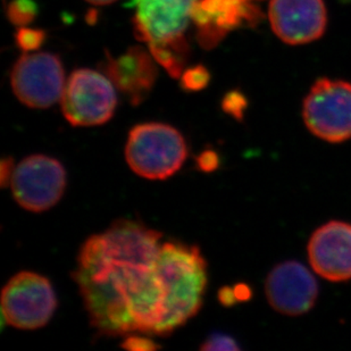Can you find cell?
I'll list each match as a JSON object with an SVG mask.
<instances>
[{
    "label": "cell",
    "mask_w": 351,
    "mask_h": 351,
    "mask_svg": "<svg viewBox=\"0 0 351 351\" xmlns=\"http://www.w3.org/2000/svg\"><path fill=\"white\" fill-rule=\"evenodd\" d=\"M162 237L141 223L119 219L83 243L72 278L100 335H162L164 300L156 269Z\"/></svg>",
    "instance_id": "obj_1"
},
{
    "label": "cell",
    "mask_w": 351,
    "mask_h": 351,
    "mask_svg": "<svg viewBox=\"0 0 351 351\" xmlns=\"http://www.w3.org/2000/svg\"><path fill=\"white\" fill-rule=\"evenodd\" d=\"M259 0H133L134 27L157 63L176 79L182 77L195 40L205 49L231 31L261 17Z\"/></svg>",
    "instance_id": "obj_2"
},
{
    "label": "cell",
    "mask_w": 351,
    "mask_h": 351,
    "mask_svg": "<svg viewBox=\"0 0 351 351\" xmlns=\"http://www.w3.org/2000/svg\"><path fill=\"white\" fill-rule=\"evenodd\" d=\"M156 269L164 300L160 337H167L202 309L208 281L207 263L197 245L167 241L159 248Z\"/></svg>",
    "instance_id": "obj_3"
},
{
    "label": "cell",
    "mask_w": 351,
    "mask_h": 351,
    "mask_svg": "<svg viewBox=\"0 0 351 351\" xmlns=\"http://www.w3.org/2000/svg\"><path fill=\"white\" fill-rule=\"evenodd\" d=\"M188 147L180 131L164 123H143L133 128L125 146L126 162L148 180H166L186 162Z\"/></svg>",
    "instance_id": "obj_4"
},
{
    "label": "cell",
    "mask_w": 351,
    "mask_h": 351,
    "mask_svg": "<svg viewBox=\"0 0 351 351\" xmlns=\"http://www.w3.org/2000/svg\"><path fill=\"white\" fill-rule=\"evenodd\" d=\"M302 119L318 139L341 143L351 139V83L319 79L304 100Z\"/></svg>",
    "instance_id": "obj_5"
},
{
    "label": "cell",
    "mask_w": 351,
    "mask_h": 351,
    "mask_svg": "<svg viewBox=\"0 0 351 351\" xmlns=\"http://www.w3.org/2000/svg\"><path fill=\"white\" fill-rule=\"evenodd\" d=\"M57 308L56 293L49 280L34 272L14 275L1 293L3 316L20 330H37L48 324Z\"/></svg>",
    "instance_id": "obj_6"
},
{
    "label": "cell",
    "mask_w": 351,
    "mask_h": 351,
    "mask_svg": "<svg viewBox=\"0 0 351 351\" xmlns=\"http://www.w3.org/2000/svg\"><path fill=\"white\" fill-rule=\"evenodd\" d=\"M60 106L64 117L73 126L105 124L117 106L113 82L96 71H75L65 84Z\"/></svg>",
    "instance_id": "obj_7"
},
{
    "label": "cell",
    "mask_w": 351,
    "mask_h": 351,
    "mask_svg": "<svg viewBox=\"0 0 351 351\" xmlns=\"http://www.w3.org/2000/svg\"><path fill=\"white\" fill-rule=\"evenodd\" d=\"M66 171L56 158L31 155L15 166L10 179L14 199L29 212H46L66 189Z\"/></svg>",
    "instance_id": "obj_8"
},
{
    "label": "cell",
    "mask_w": 351,
    "mask_h": 351,
    "mask_svg": "<svg viewBox=\"0 0 351 351\" xmlns=\"http://www.w3.org/2000/svg\"><path fill=\"white\" fill-rule=\"evenodd\" d=\"M10 84L14 95L25 106L49 108L63 96V65L53 53H24L14 65Z\"/></svg>",
    "instance_id": "obj_9"
},
{
    "label": "cell",
    "mask_w": 351,
    "mask_h": 351,
    "mask_svg": "<svg viewBox=\"0 0 351 351\" xmlns=\"http://www.w3.org/2000/svg\"><path fill=\"white\" fill-rule=\"evenodd\" d=\"M318 292L314 275L295 261L280 263L266 278L265 293L269 306L287 316H302L312 311Z\"/></svg>",
    "instance_id": "obj_10"
},
{
    "label": "cell",
    "mask_w": 351,
    "mask_h": 351,
    "mask_svg": "<svg viewBox=\"0 0 351 351\" xmlns=\"http://www.w3.org/2000/svg\"><path fill=\"white\" fill-rule=\"evenodd\" d=\"M269 19L274 34L289 45L319 39L328 24L323 0H271Z\"/></svg>",
    "instance_id": "obj_11"
},
{
    "label": "cell",
    "mask_w": 351,
    "mask_h": 351,
    "mask_svg": "<svg viewBox=\"0 0 351 351\" xmlns=\"http://www.w3.org/2000/svg\"><path fill=\"white\" fill-rule=\"evenodd\" d=\"M309 264L331 282L351 280V224L330 221L315 230L307 245Z\"/></svg>",
    "instance_id": "obj_12"
},
{
    "label": "cell",
    "mask_w": 351,
    "mask_h": 351,
    "mask_svg": "<svg viewBox=\"0 0 351 351\" xmlns=\"http://www.w3.org/2000/svg\"><path fill=\"white\" fill-rule=\"evenodd\" d=\"M155 60L153 53L143 47H132L119 58L107 55L105 74L119 91L129 97L133 106H138L148 97L156 81Z\"/></svg>",
    "instance_id": "obj_13"
},
{
    "label": "cell",
    "mask_w": 351,
    "mask_h": 351,
    "mask_svg": "<svg viewBox=\"0 0 351 351\" xmlns=\"http://www.w3.org/2000/svg\"><path fill=\"white\" fill-rule=\"evenodd\" d=\"M37 5L32 0H14L8 7L10 22L16 25H25L37 16Z\"/></svg>",
    "instance_id": "obj_14"
},
{
    "label": "cell",
    "mask_w": 351,
    "mask_h": 351,
    "mask_svg": "<svg viewBox=\"0 0 351 351\" xmlns=\"http://www.w3.org/2000/svg\"><path fill=\"white\" fill-rule=\"evenodd\" d=\"M181 77L182 88L189 91H199L208 86L209 83V72L200 65L183 72Z\"/></svg>",
    "instance_id": "obj_15"
},
{
    "label": "cell",
    "mask_w": 351,
    "mask_h": 351,
    "mask_svg": "<svg viewBox=\"0 0 351 351\" xmlns=\"http://www.w3.org/2000/svg\"><path fill=\"white\" fill-rule=\"evenodd\" d=\"M45 38L46 34L43 31L22 27L16 34L17 46L23 51H34L41 46Z\"/></svg>",
    "instance_id": "obj_16"
},
{
    "label": "cell",
    "mask_w": 351,
    "mask_h": 351,
    "mask_svg": "<svg viewBox=\"0 0 351 351\" xmlns=\"http://www.w3.org/2000/svg\"><path fill=\"white\" fill-rule=\"evenodd\" d=\"M202 351L240 350L238 343L230 335L214 333L200 347Z\"/></svg>",
    "instance_id": "obj_17"
},
{
    "label": "cell",
    "mask_w": 351,
    "mask_h": 351,
    "mask_svg": "<svg viewBox=\"0 0 351 351\" xmlns=\"http://www.w3.org/2000/svg\"><path fill=\"white\" fill-rule=\"evenodd\" d=\"M247 107V100L241 93L233 91L229 93L223 100V110L226 114L234 117L238 121H241Z\"/></svg>",
    "instance_id": "obj_18"
},
{
    "label": "cell",
    "mask_w": 351,
    "mask_h": 351,
    "mask_svg": "<svg viewBox=\"0 0 351 351\" xmlns=\"http://www.w3.org/2000/svg\"><path fill=\"white\" fill-rule=\"evenodd\" d=\"M121 347L128 350L133 351H150L160 349V346L156 345L153 340L145 338V337H139V335H130L128 338L123 341Z\"/></svg>",
    "instance_id": "obj_19"
},
{
    "label": "cell",
    "mask_w": 351,
    "mask_h": 351,
    "mask_svg": "<svg viewBox=\"0 0 351 351\" xmlns=\"http://www.w3.org/2000/svg\"><path fill=\"white\" fill-rule=\"evenodd\" d=\"M198 169L202 172H214L219 169V155L214 150H205L204 153L200 154L195 159Z\"/></svg>",
    "instance_id": "obj_20"
},
{
    "label": "cell",
    "mask_w": 351,
    "mask_h": 351,
    "mask_svg": "<svg viewBox=\"0 0 351 351\" xmlns=\"http://www.w3.org/2000/svg\"><path fill=\"white\" fill-rule=\"evenodd\" d=\"M0 178H1V184L3 186H7V182H10L13 176L14 160L13 158H3L1 160V166H0Z\"/></svg>",
    "instance_id": "obj_21"
},
{
    "label": "cell",
    "mask_w": 351,
    "mask_h": 351,
    "mask_svg": "<svg viewBox=\"0 0 351 351\" xmlns=\"http://www.w3.org/2000/svg\"><path fill=\"white\" fill-rule=\"evenodd\" d=\"M219 300L226 307H231V306L238 304V300L235 298L234 290L231 287H223L219 290Z\"/></svg>",
    "instance_id": "obj_22"
},
{
    "label": "cell",
    "mask_w": 351,
    "mask_h": 351,
    "mask_svg": "<svg viewBox=\"0 0 351 351\" xmlns=\"http://www.w3.org/2000/svg\"><path fill=\"white\" fill-rule=\"evenodd\" d=\"M233 290H234L235 298H237L238 302H248L252 299V288L245 283H239V285H234Z\"/></svg>",
    "instance_id": "obj_23"
},
{
    "label": "cell",
    "mask_w": 351,
    "mask_h": 351,
    "mask_svg": "<svg viewBox=\"0 0 351 351\" xmlns=\"http://www.w3.org/2000/svg\"><path fill=\"white\" fill-rule=\"evenodd\" d=\"M86 1H89L90 3H93V5H100V6H103V5H108V3H114L115 0H86Z\"/></svg>",
    "instance_id": "obj_24"
}]
</instances>
